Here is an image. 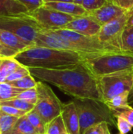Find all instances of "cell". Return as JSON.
<instances>
[{
	"mask_svg": "<svg viewBox=\"0 0 133 134\" xmlns=\"http://www.w3.org/2000/svg\"><path fill=\"white\" fill-rule=\"evenodd\" d=\"M27 68L34 78L53 85L74 99L89 98L102 100L97 78L82 62L61 69Z\"/></svg>",
	"mask_w": 133,
	"mask_h": 134,
	"instance_id": "cell-1",
	"label": "cell"
},
{
	"mask_svg": "<svg viewBox=\"0 0 133 134\" xmlns=\"http://www.w3.org/2000/svg\"><path fill=\"white\" fill-rule=\"evenodd\" d=\"M14 58L26 68L61 69L73 67L82 62L78 53L49 47L32 46L18 53Z\"/></svg>",
	"mask_w": 133,
	"mask_h": 134,
	"instance_id": "cell-2",
	"label": "cell"
},
{
	"mask_svg": "<svg viewBox=\"0 0 133 134\" xmlns=\"http://www.w3.org/2000/svg\"><path fill=\"white\" fill-rule=\"evenodd\" d=\"M82 63L98 78L116 72L132 71L133 53L114 51L85 55L83 56Z\"/></svg>",
	"mask_w": 133,
	"mask_h": 134,
	"instance_id": "cell-3",
	"label": "cell"
},
{
	"mask_svg": "<svg viewBox=\"0 0 133 134\" xmlns=\"http://www.w3.org/2000/svg\"><path fill=\"white\" fill-rule=\"evenodd\" d=\"M77 108L81 134L89 127L107 122L109 126H117V121L111 109L103 100L96 99H74L72 100Z\"/></svg>",
	"mask_w": 133,
	"mask_h": 134,
	"instance_id": "cell-4",
	"label": "cell"
},
{
	"mask_svg": "<svg viewBox=\"0 0 133 134\" xmlns=\"http://www.w3.org/2000/svg\"><path fill=\"white\" fill-rule=\"evenodd\" d=\"M62 38L70 43V49L72 52L78 53L81 55H92L107 52L122 51L113 46L101 42L97 36L84 35L67 29L54 30Z\"/></svg>",
	"mask_w": 133,
	"mask_h": 134,
	"instance_id": "cell-5",
	"label": "cell"
},
{
	"mask_svg": "<svg viewBox=\"0 0 133 134\" xmlns=\"http://www.w3.org/2000/svg\"><path fill=\"white\" fill-rule=\"evenodd\" d=\"M0 29L12 32L30 46H34L38 34L43 30L29 14L0 19Z\"/></svg>",
	"mask_w": 133,
	"mask_h": 134,
	"instance_id": "cell-6",
	"label": "cell"
},
{
	"mask_svg": "<svg viewBox=\"0 0 133 134\" xmlns=\"http://www.w3.org/2000/svg\"><path fill=\"white\" fill-rule=\"evenodd\" d=\"M102 100L107 104L114 97L130 92L133 85V71L116 72L97 78Z\"/></svg>",
	"mask_w": 133,
	"mask_h": 134,
	"instance_id": "cell-7",
	"label": "cell"
},
{
	"mask_svg": "<svg viewBox=\"0 0 133 134\" xmlns=\"http://www.w3.org/2000/svg\"><path fill=\"white\" fill-rule=\"evenodd\" d=\"M38 100L34 110L47 125L61 115L63 104L60 100L51 87L42 81L37 82Z\"/></svg>",
	"mask_w": 133,
	"mask_h": 134,
	"instance_id": "cell-8",
	"label": "cell"
},
{
	"mask_svg": "<svg viewBox=\"0 0 133 134\" xmlns=\"http://www.w3.org/2000/svg\"><path fill=\"white\" fill-rule=\"evenodd\" d=\"M28 14L38 23L43 30L52 31L63 28L74 17L45 5Z\"/></svg>",
	"mask_w": 133,
	"mask_h": 134,
	"instance_id": "cell-9",
	"label": "cell"
},
{
	"mask_svg": "<svg viewBox=\"0 0 133 134\" xmlns=\"http://www.w3.org/2000/svg\"><path fill=\"white\" fill-rule=\"evenodd\" d=\"M127 19L128 14L126 12L122 16L103 25L97 35L98 38L104 43L121 49V38L126 27Z\"/></svg>",
	"mask_w": 133,
	"mask_h": 134,
	"instance_id": "cell-10",
	"label": "cell"
},
{
	"mask_svg": "<svg viewBox=\"0 0 133 134\" xmlns=\"http://www.w3.org/2000/svg\"><path fill=\"white\" fill-rule=\"evenodd\" d=\"M101 27L102 26L92 16L86 13L83 16H74L63 29L71 30L84 35L97 36Z\"/></svg>",
	"mask_w": 133,
	"mask_h": 134,
	"instance_id": "cell-11",
	"label": "cell"
},
{
	"mask_svg": "<svg viewBox=\"0 0 133 134\" xmlns=\"http://www.w3.org/2000/svg\"><path fill=\"white\" fill-rule=\"evenodd\" d=\"M126 12L127 10L119 6L114 2L109 1L102 7L94 11L87 13V14L92 16L101 26H103L108 22L122 16Z\"/></svg>",
	"mask_w": 133,
	"mask_h": 134,
	"instance_id": "cell-12",
	"label": "cell"
},
{
	"mask_svg": "<svg viewBox=\"0 0 133 134\" xmlns=\"http://www.w3.org/2000/svg\"><path fill=\"white\" fill-rule=\"evenodd\" d=\"M60 115L68 133L81 134L78 112L73 100L63 104Z\"/></svg>",
	"mask_w": 133,
	"mask_h": 134,
	"instance_id": "cell-13",
	"label": "cell"
},
{
	"mask_svg": "<svg viewBox=\"0 0 133 134\" xmlns=\"http://www.w3.org/2000/svg\"><path fill=\"white\" fill-rule=\"evenodd\" d=\"M28 10L18 0H0V19L27 15Z\"/></svg>",
	"mask_w": 133,
	"mask_h": 134,
	"instance_id": "cell-14",
	"label": "cell"
},
{
	"mask_svg": "<svg viewBox=\"0 0 133 134\" xmlns=\"http://www.w3.org/2000/svg\"><path fill=\"white\" fill-rule=\"evenodd\" d=\"M45 7L55 9L56 11L63 13L72 16H83L87 13V11L83 8L82 5L74 3V2H45L44 5Z\"/></svg>",
	"mask_w": 133,
	"mask_h": 134,
	"instance_id": "cell-15",
	"label": "cell"
},
{
	"mask_svg": "<svg viewBox=\"0 0 133 134\" xmlns=\"http://www.w3.org/2000/svg\"><path fill=\"white\" fill-rule=\"evenodd\" d=\"M0 42L8 48L20 53L30 47L25 42L16 35L6 30L0 29Z\"/></svg>",
	"mask_w": 133,
	"mask_h": 134,
	"instance_id": "cell-16",
	"label": "cell"
},
{
	"mask_svg": "<svg viewBox=\"0 0 133 134\" xmlns=\"http://www.w3.org/2000/svg\"><path fill=\"white\" fill-rule=\"evenodd\" d=\"M21 64L14 58H4L0 65V83L5 82L8 76L16 71Z\"/></svg>",
	"mask_w": 133,
	"mask_h": 134,
	"instance_id": "cell-17",
	"label": "cell"
},
{
	"mask_svg": "<svg viewBox=\"0 0 133 134\" xmlns=\"http://www.w3.org/2000/svg\"><path fill=\"white\" fill-rule=\"evenodd\" d=\"M22 91L24 90L14 87L9 82L0 83V102L16 98Z\"/></svg>",
	"mask_w": 133,
	"mask_h": 134,
	"instance_id": "cell-18",
	"label": "cell"
},
{
	"mask_svg": "<svg viewBox=\"0 0 133 134\" xmlns=\"http://www.w3.org/2000/svg\"><path fill=\"white\" fill-rule=\"evenodd\" d=\"M19 118L11 116L0 110V134H10Z\"/></svg>",
	"mask_w": 133,
	"mask_h": 134,
	"instance_id": "cell-19",
	"label": "cell"
},
{
	"mask_svg": "<svg viewBox=\"0 0 133 134\" xmlns=\"http://www.w3.org/2000/svg\"><path fill=\"white\" fill-rule=\"evenodd\" d=\"M37 133L34 128L28 121L26 115L19 118L13 130L10 134H35Z\"/></svg>",
	"mask_w": 133,
	"mask_h": 134,
	"instance_id": "cell-20",
	"label": "cell"
},
{
	"mask_svg": "<svg viewBox=\"0 0 133 134\" xmlns=\"http://www.w3.org/2000/svg\"><path fill=\"white\" fill-rule=\"evenodd\" d=\"M28 121L34 128L38 134H45L46 133V124L38 113L34 109L26 115Z\"/></svg>",
	"mask_w": 133,
	"mask_h": 134,
	"instance_id": "cell-21",
	"label": "cell"
},
{
	"mask_svg": "<svg viewBox=\"0 0 133 134\" xmlns=\"http://www.w3.org/2000/svg\"><path fill=\"white\" fill-rule=\"evenodd\" d=\"M0 105L11 106L16 109L25 111L27 113L34 110V107H35L34 104H31L24 100H22L20 98H18V97L9 100H6V101H2V102H0Z\"/></svg>",
	"mask_w": 133,
	"mask_h": 134,
	"instance_id": "cell-22",
	"label": "cell"
},
{
	"mask_svg": "<svg viewBox=\"0 0 133 134\" xmlns=\"http://www.w3.org/2000/svg\"><path fill=\"white\" fill-rule=\"evenodd\" d=\"M121 49L133 53V26L125 27L121 38Z\"/></svg>",
	"mask_w": 133,
	"mask_h": 134,
	"instance_id": "cell-23",
	"label": "cell"
},
{
	"mask_svg": "<svg viewBox=\"0 0 133 134\" xmlns=\"http://www.w3.org/2000/svg\"><path fill=\"white\" fill-rule=\"evenodd\" d=\"M45 134H69L66 130L61 115L56 117L47 124Z\"/></svg>",
	"mask_w": 133,
	"mask_h": 134,
	"instance_id": "cell-24",
	"label": "cell"
},
{
	"mask_svg": "<svg viewBox=\"0 0 133 134\" xmlns=\"http://www.w3.org/2000/svg\"><path fill=\"white\" fill-rule=\"evenodd\" d=\"M10 84L13 86L14 87L23 90L36 88L37 86V82L35 81L34 78L31 75H28L20 79L10 82Z\"/></svg>",
	"mask_w": 133,
	"mask_h": 134,
	"instance_id": "cell-25",
	"label": "cell"
},
{
	"mask_svg": "<svg viewBox=\"0 0 133 134\" xmlns=\"http://www.w3.org/2000/svg\"><path fill=\"white\" fill-rule=\"evenodd\" d=\"M111 111L115 119L117 117L124 118L133 128V107L129 104L119 108L111 109Z\"/></svg>",
	"mask_w": 133,
	"mask_h": 134,
	"instance_id": "cell-26",
	"label": "cell"
},
{
	"mask_svg": "<svg viewBox=\"0 0 133 134\" xmlns=\"http://www.w3.org/2000/svg\"><path fill=\"white\" fill-rule=\"evenodd\" d=\"M129 92H125L124 93L118 95L115 97H114L112 100H111L108 103H107V105L111 109L119 108L129 105Z\"/></svg>",
	"mask_w": 133,
	"mask_h": 134,
	"instance_id": "cell-27",
	"label": "cell"
},
{
	"mask_svg": "<svg viewBox=\"0 0 133 134\" xmlns=\"http://www.w3.org/2000/svg\"><path fill=\"white\" fill-rule=\"evenodd\" d=\"M18 98H20L22 100H24L32 104H36L37 100H38V92L36 88L33 89H29V90H25L22 91L19 96L17 97Z\"/></svg>",
	"mask_w": 133,
	"mask_h": 134,
	"instance_id": "cell-28",
	"label": "cell"
},
{
	"mask_svg": "<svg viewBox=\"0 0 133 134\" xmlns=\"http://www.w3.org/2000/svg\"><path fill=\"white\" fill-rule=\"evenodd\" d=\"M107 2H109V0H83L82 5L87 13H89L102 7Z\"/></svg>",
	"mask_w": 133,
	"mask_h": 134,
	"instance_id": "cell-29",
	"label": "cell"
},
{
	"mask_svg": "<svg viewBox=\"0 0 133 134\" xmlns=\"http://www.w3.org/2000/svg\"><path fill=\"white\" fill-rule=\"evenodd\" d=\"M28 75H31L28 68L23 66V65H21L16 71H14L13 73H11L8 76V78L6 79V82L10 83V82H13L16 81L18 79H22V78Z\"/></svg>",
	"mask_w": 133,
	"mask_h": 134,
	"instance_id": "cell-30",
	"label": "cell"
},
{
	"mask_svg": "<svg viewBox=\"0 0 133 134\" xmlns=\"http://www.w3.org/2000/svg\"><path fill=\"white\" fill-rule=\"evenodd\" d=\"M108 126L107 122H101L88 128L83 134H111Z\"/></svg>",
	"mask_w": 133,
	"mask_h": 134,
	"instance_id": "cell-31",
	"label": "cell"
},
{
	"mask_svg": "<svg viewBox=\"0 0 133 134\" xmlns=\"http://www.w3.org/2000/svg\"><path fill=\"white\" fill-rule=\"evenodd\" d=\"M21 2L31 13L45 5V0H18Z\"/></svg>",
	"mask_w": 133,
	"mask_h": 134,
	"instance_id": "cell-32",
	"label": "cell"
},
{
	"mask_svg": "<svg viewBox=\"0 0 133 134\" xmlns=\"http://www.w3.org/2000/svg\"><path fill=\"white\" fill-rule=\"evenodd\" d=\"M116 121H117V127L121 134H127L132 130V126L124 118L117 117Z\"/></svg>",
	"mask_w": 133,
	"mask_h": 134,
	"instance_id": "cell-33",
	"label": "cell"
},
{
	"mask_svg": "<svg viewBox=\"0 0 133 134\" xmlns=\"http://www.w3.org/2000/svg\"><path fill=\"white\" fill-rule=\"evenodd\" d=\"M0 110H2L3 112L6 113L11 116H14V117H17V118H21L27 114L25 111H23L21 110H19L13 107L7 106V105H0Z\"/></svg>",
	"mask_w": 133,
	"mask_h": 134,
	"instance_id": "cell-34",
	"label": "cell"
},
{
	"mask_svg": "<svg viewBox=\"0 0 133 134\" xmlns=\"http://www.w3.org/2000/svg\"><path fill=\"white\" fill-rule=\"evenodd\" d=\"M18 53L14 51L13 49H11L3 45L0 42V57L1 58H11L14 57Z\"/></svg>",
	"mask_w": 133,
	"mask_h": 134,
	"instance_id": "cell-35",
	"label": "cell"
},
{
	"mask_svg": "<svg viewBox=\"0 0 133 134\" xmlns=\"http://www.w3.org/2000/svg\"><path fill=\"white\" fill-rule=\"evenodd\" d=\"M114 2L127 11L133 8V0H114Z\"/></svg>",
	"mask_w": 133,
	"mask_h": 134,
	"instance_id": "cell-36",
	"label": "cell"
},
{
	"mask_svg": "<svg viewBox=\"0 0 133 134\" xmlns=\"http://www.w3.org/2000/svg\"><path fill=\"white\" fill-rule=\"evenodd\" d=\"M127 14H128V19H127L126 27L133 26V8L132 9L127 11Z\"/></svg>",
	"mask_w": 133,
	"mask_h": 134,
	"instance_id": "cell-37",
	"label": "cell"
},
{
	"mask_svg": "<svg viewBox=\"0 0 133 134\" xmlns=\"http://www.w3.org/2000/svg\"><path fill=\"white\" fill-rule=\"evenodd\" d=\"M129 104L133 107V85L129 92Z\"/></svg>",
	"mask_w": 133,
	"mask_h": 134,
	"instance_id": "cell-38",
	"label": "cell"
},
{
	"mask_svg": "<svg viewBox=\"0 0 133 134\" xmlns=\"http://www.w3.org/2000/svg\"><path fill=\"white\" fill-rule=\"evenodd\" d=\"M74 2L73 0H45V2Z\"/></svg>",
	"mask_w": 133,
	"mask_h": 134,
	"instance_id": "cell-39",
	"label": "cell"
},
{
	"mask_svg": "<svg viewBox=\"0 0 133 134\" xmlns=\"http://www.w3.org/2000/svg\"><path fill=\"white\" fill-rule=\"evenodd\" d=\"M74 3H77V4H79V5H82V1L83 0H73Z\"/></svg>",
	"mask_w": 133,
	"mask_h": 134,
	"instance_id": "cell-40",
	"label": "cell"
},
{
	"mask_svg": "<svg viewBox=\"0 0 133 134\" xmlns=\"http://www.w3.org/2000/svg\"><path fill=\"white\" fill-rule=\"evenodd\" d=\"M4 58H1L0 57V65H1V64H2V60H3Z\"/></svg>",
	"mask_w": 133,
	"mask_h": 134,
	"instance_id": "cell-41",
	"label": "cell"
},
{
	"mask_svg": "<svg viewBox=\"0 0 133 134\" xmlns=\"http://www.w3.org/2000/svg\"><path fill=\"white\" fill-rule=\"evenodd\" d=\"M109 1H113V0H109ZM113 2H114V1H113Z\"/></svg>",
	"mask_w": 133,
	"mask_h": 134,
	"instance_id": "cell-42",
	"label": "cell"
},
{
	"mask_svg": "<svg viewBox=\"0 0 133 134\" xmlns=\"http://www.w3.org/2000/svg\"><path fill=\"white\" fill-rule=\"evenodd\" d=\"M113 1H114V0H113Z\"/></svg>",
	"mask_w": 133,
	"mask_h": 134,
	"instance_id": "cell-43",
	"label": "cell"
},
{
	"mask_svg": "<svg viewBox=\"0 0 133 134\" xmlns=\"http://www.w3.org/2000/svg\"><path fill=\"white\" fill-rule=\"evenodd\" d=\"M132 71H133V68H132Z\"/></svg>",
	"mask_w": 133,
	"mask_h": 134,
	"instance_id": "cell-44",
	"label": "cell"
},
{
	"mask_svg": "<svg viewBox=\"0 0 133 134\" xmlns=\"http://www.w3.org/2000/svg\"><path fill=\"white\" fill-rule=\"evenodd\" d=\"M35 134H38V133H35Z\"/></svg>",
	"mask_w": 133,
	"mask_h": 134,
	"instance_id": "cell-45",
	"label": "cell"
},
{
	"mask_svg": "<svg viewBox=\"0 0 133 134\" xmlns=\"http://www.w3.org/2000/svg\"><path fill=\"white\" fill-rule=\"evenodd\" d=\"M120 134H121V133H120Z\"/></svg>",
	"mask_w": 133,
	"mask_h": 134,
	"instance_id": "cell-46",
	"label": "cell"
}]
</instances>
